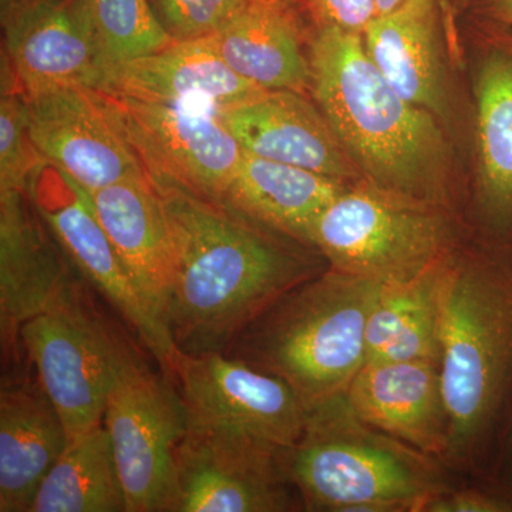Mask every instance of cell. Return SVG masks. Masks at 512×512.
I'll list each match as a JSON object with an SVG mask.
<instances>
[{"label": "cell", "instance_id": "obj_18", "mask_svg": "<svg viewBox=\"0 0 512 512\" xmlns=\"http://www.w3.org/2000/svg\"><path fill=\"white\" fill-rule=\"evenodd\" d=\"M345 394L357 416L367 424L443 463L448 420L439 363H366Z\"/></svg>", "mask_w": 512, "mask_h": 512}, {"label": "cell", "instance_id": "obj_12", "mask_svg": "<svg viewBox=\"0 0 512 512\" xmlns=\"http://www.w3.org/2000/svg\"><path fill=\"white\" fill-rule=\"evenodd\" d=\"M187 409L188 424L227 427L281 448L301 439L305 403L281 377L244 360L211 352H178L170 370Z\"/></svg>", "mask_w": 512, "mask_h": 512}, {"label": "cell", "instance_id": "obj_9", "mask_svg": "<svg viewBox=\"0 0 512 512\" xmlns=\"http://www.w3.org/2000/svg\"><path fill=\"white\" fill-rule=\"evenodd\" d=\"M286 450L227 427L188 424L175 458L170 512L303 511Z\"/></svg>", "mask_w": 512, "mask_h": 512}, {"label": "cell", "instance_id": "obj_8", "mask_svg": "<svg viewBox=\"0 0 512 512\" xmlns=\"http://www.w3.org/2000/svg\"><path fill=\"white\" fill-rule=\"evenodd\" d=\"M103 424L127 512H170L175 458L188 429L187 409L173 380L151 372L130 349L111 384Z\"/></svg>", "mask_w": 512, "mask_h": 512}, {"label": "cell", "instance_id": "obj_15", "mask_svg": "<svg viewBox=\"0 0 512 512\" xmlns=\"http://www.w3.org/2000/svg\"><path fill=\"white\" fill-rule=\"evenodd\" d=\"M3 50L26 96L63 86L99 89L103 50L87 0H36L2 20Z\"/></svg>", "mask_w": 512, "mask_h": 512}, {"label": "cell", "instance_id": "obj_25", "mask_svg": "<svg viewBox=\"0 0 512 512\" xmlns=\"http://www.w3.org/2000/svg\"><path fill=\"white\" fill-rule=\"evenodd\" d=\"M30 512H127V498L106 427L69 441L40 484Z\"/></svg>", "mask_w": 512, "mask_h": 512}, {"label": "cell", "instance_id": "obj_13", "mask_svg": "<svg viewBox=\"0 0 512 512\" xmlns=\"http://www.w3.org/2000/svg\"><path fill=\"white\" fill-rule=\"evenodd\" d=\"M26 101L37 153L83 190L99 191L146 171L99 90L55 87Z\"/></svg>", "mask_w": 512, "mask_h": 512}, {"label": "cell", "instance_id": "obj_28", "mask_svg": "<svg viewBox=\"0 0 512 512\" xmlns=\"http://www.w3.org/2000/svg\"><path fill=\"white\" fill-rule=\"evenodd\" d=\"M249 0H151L154 12L173 40L214 35Z\"/></svg>", "mask_w": 512, "mask_h": 512}, {"label": "cell", "instance_id": "obj_3", "mask_svg": "<svg viewBox=\"0 0 512 512\" xmlns=\"http://www.w3.org/2000/svg\"><path fill=\"white\" fill-rule=\"evenodd\" d=\"M309 63L319 109L363 178L453 210L450 148L437 117L393 89L367 55L363 36L323 26Z\"/></svg>", "mask_w": 512, "mask_h": 512}, {"label": "cell", "instance_id": "obj_19", "mask_svg": "<svg viewBox=\"0 0 512 512\" xmlns=\"http://www.w3.org/2000/svg\"><path fill=\"white\" fill-rule=\"evenodd\" d=\"M89 194L131 281L167 329L165 312L173 285L174 252L163 202L153 181L144 171Z\"/></svg>", "mask_w": 512, "mask_h": 512}, {"label": "cell", "instance_id": "obj_16", "mask_svg": "<svg viewBox=\"0 0 512 512\" xmlns=\"http://www.w3.org/2000/svg\"><path fill=\"white\" fill-rule=\"evenodd\" d=\"M217 116L245 153L346 183L365 180L325 114L302 93L265 90Z\"/></svg>", "mask_w": 512, "mask_h": 512}, {"label": "cell", "instance_id": "obj_32", "mask_svg": "<svg viewBox=\"0 0 512 512\" xmlns=\"http://www.w3.org/2000/svg\"><path fill=\"white\" fill-rule=\"evenodd\" d=\"M36 0H0V18L2 20L10 18L16 12L32 5Z\"/></svg>", "mask_w": 512, "mask_h": 512}, {"label": "cell", "instance_id": "obj_17", "mask_svg": "<svg viewBox=\"0 0 512 512\" xmlns=\"http://www.w3.org/2000/svg\"><path fill=\"white\" fill-rule=\"evenodd\" d=\"M94 90L215 113L265 92L235 73L218 55L210 37L174 40L150 55L113 64Z\"/></svg>", "mask_w": 512, "mask_h": 512}, {"label": "cell", "instance_id": "obj_11", "mask_svg": "<svg viewBox=\"0 0 512 512\" xmlns=\"http://www.w3.org/2000/svg\"><path fill=\"white\" fill-rule=\"evenodd\" d=\"M100 94L148 175L222 200L244 150L215 111Z\"/></svg>", "mask_w": 512, "mask_h": 512}, {"label": "cell", "instance_id": "obj_24", "mask_svg": "<svg viewBox=\"0 0 512 512\" xmlns=\"http://www.w3.org/2000/svg\"><path fill=\"white\" fill-rule=\"evenodd\" d=\"M350 184L244 151L221 201L259 224L309 245L313 222Z\"/></svg>", "mask_w": 512, "mask_h": 512}, {"label": "cell", "instance_id": "obj_14", "mask_svg": "<svg viewBox=\"0 0 512 512\" xmlns=\"http://www.w3.org/2000/svg\"><path fill=\"white\" fill-rule=\"evenodd\" d=\"M82 275L28 191L0 192V342L3 365L19 366L20 330Z\"/></svg>", "mask_w": 512, "mask_h": 512}, {"label": "cell", "instance_id": "obj_5", "mask_svg": "<svg viewBox=\"0 0 512 512\" xmlns=\"http://www.w3.org/2000/svg\"><path fill=\"white\" fill-rule=\"evenodd\" d=\"M380 286L325 269L256 316L225 355L281 377L306 407L345 393L366 363Z\"/></svg>", "mask_w": 512, "mask_h": 512}, {"label": "cell", "instance_id": "obj_22", "mask_svg": "<svg viewBox=\"0 0 512 512\" xmlns=\"http://www.w3.org/2000/svg\"><path fill=\"white\" fill-rule=\"evenodd\" d=\"M476 210L485 237L512 239V40L490 47L476 80Z\"/></svg>", "mask_w": 512, "mask_h": 512}, {"label": "cell", "instance_id": "obj_26", "mask_svg": "<svg viewBox=\"0 0 512 512\" xmlns=\"http://www.w3.org/2000/svg\"><path fill=\"white\" fill-rule=\"evenodd\" d=\"M87 3L106 70L113 64L150 55L174 42L158 20L151 0H87Z\"/></svg>", "mask_w": 512, "mask_h": 512}, {"label": "cell", "instance_id": "obj_29", "mask_svg": "<svg viewBox=\"0 0 512 512\" xmlns=\"http://www.w3.org/2000/svg\"><path fill=\"white\" fill-rule=\"evenodd\" d=\"M306 5L319 28L335 26L357 35L379 16L376 0H306Z\"/></svg>", "mask_w": 512, "mask_h": 512}, {"label": "cell", "instance_id": "obj_20", "mask_svg": "<svg viewBox=\"0 0 512 512\" xmlns=\"http://www.w3.org/2000/svg\"><path fill=\"white\" fill-rule=\"evenodd\" d=\"M69 446L59 410L37 377L0 390V512H30L40 484Z\"/></svg>", "mask_w": 512, "mask_h": 512}, {"label": "cell", "instance_id": "obj_27", "mask_svg": "<svg viewBox=\"0 0 512 512\" xmlns=\"http://www.w3.org/2000/svg\"><path fill=\"white\" fill-rule=\"evenodd\" d=\"M30 138L28 101L22 87L2 89L0 97V192L28 191L42 165Z\"/></svg>", "mask_w": 512, "mask_h": 512}, {"label": "cell", "instance_id": "obj_23", "mask_svg": "<svg viewBox=\"0 0 512 512\" xmlns=\"http://www.w3.org/2000/svg\"><path fill=\"white\" fill-rule=\"evenodd\" d=\"M208 37L235 73L261 89L305 94L311 87V63L288 0H249Z\"/></svg>", "mask_w": 512, "mask_h": 512}, {"label": "cell", "instance_id": "obj_2", "mask_svg": "<svg viewBox=\"0 0 512 512\" xmlns=\"http://www.w3.org/2000/svg\"><path fill=\"white\" fill-rule=\"evenodd\" d=\"M461 245L444 259L440 279L443 463L461 480L483 481L512 410V249Z\"/></svg>", "mask_w": 512, "mask_h": 512}, {"label": "cell", "instance_id": "obj_21", "mask_svg": "<svg viewBox=\"0 0 512 512\" xmlns=\"http://www.w3.org/2000/svg\"><path fill=\"white\" fill-rule=\"evenodd\" d=\"M362 36L367 55L400 96L437 119H447L450 103L436 0H406L377 16Z\"/></svg>", "mask_w": 512, "mask_h": 512}, {"label": "cell", "instance_id": "obj_31", "mask_svg": "<svg viewBox=\"0 0 512 512\" xmlns=\"http://www.w3.org/2000/svg\"><path fill=\"white\" fill-rule=\"evenodd\" d=\"M487 9L491 19L512 28V0H490Z\"/></svg>", "mask_w": 512, "mask_h": 512}, {"label": "cell", "instance_id": "obj_6", "mask_svg": "<svg viewBox=\"0 0 512 512\" xmlns=\"http://www.w3.org/2000/svg\"><path fill=\"white\" fill-rule=\"evenodd\" d=\"M308 242L333 271L379 284L417 278L461 244L453 210L366 180L350 184L320 212Z\"/></svg>", "mask_w": 512, "mask_h": 512}, {"label": "cell", "instance_id": "obj_7", "mask_svg": "<svg viewBox=\"0 0 512 512\" xmlns=\"http://www.w3.org/2000/svg\"><path fill=\"white\" fill-rule=\"evenodd\" d=\"M86 284L74 282L20 330L22 352L59 410L69 441L103 423L111 384L130 352L97 315Z\"/></svg>", "mask_w": 512, "mask_h": 512}, {"label": "cell", "instance_id": "obj_30", "mask_svg": "<svg viewBox=\"0 0 512 512\" xmlns=\"http://www.w3.org/2000/svg\"><path fill=\"white\" fill-rule=\"evenodd\" d=\"M480 483L487 485L495 494L500 495L505 503L510 505L512 512V410L505 424L490 474Z\"/></svg>", "mask_w": 512, "mask_h": 512}, {"label": "cell", "instance_id": "obj_33", "mask_svg": "<svg viewBox=\"0 0 512 512\" xmlns=\"http://www.w3.org/2000/svg\"><path fill=\"white\" fill-rule=\"evenodd\" d=\"M404 2H406V0H376L377 9H379V16L393 12L394 9L402 6Z\"/></svg>", "mask_w": 512, "mask_h": 512}, {"label": "cell", "instance_id": "obj_1", "mask_svg": "<svg viewBox=\"0 0 512 512\" xmlns=\"http://www.w3.org/2000/svg\"><path fill=\"white\" fill-rule=\"evenodd\" d=\"M148 177L163 202L173 244L165 326L178 352H227L276 299L328 269L318 249L227 202Z\"/></svg>", "mask_w": 512, "mask_h": 512}, {"label": "cell", "instance_id": "obj_10", "mask_svg": "<svg viewBox=\"0 0 512 512\" xmlns=\"http://www.w3.org/2000/svg\"><path fill=\"white\" fill-rule=\"evenodd\" d=\"M30 195L47 227L87 285L100 293L170 376L177 355L170 333L131 281L94 211L89 192L50 164L37 170Z\"/></svg>", "mask_w": 512, "mask_h": 512}, {"label": "cell", "instance_id": "obj_4", "mask_svg": "<svg viewBox=\"0 0 512 512\" xmlns=\"http://www.w3.org/2000/svg\"><path fill=\"white\" fill-rule=\"evenodd\" d=\"M306 409L302 437L285 454L303 511L421 512L431 497L464 481L360 419L345 393Z\"/></svg>", "mask_w": 512, "mask_h": 512}]
</instances>
